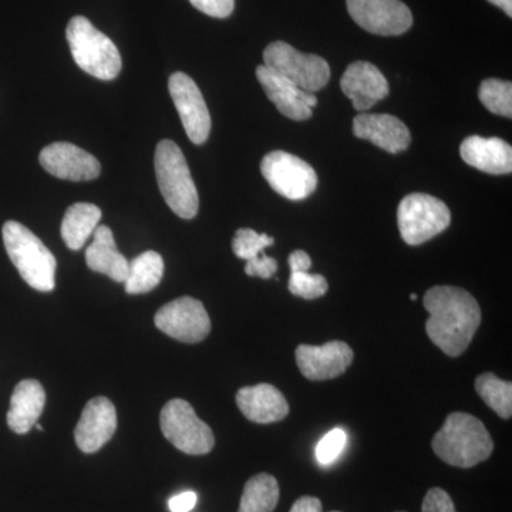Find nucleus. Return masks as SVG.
I'll return each instance as SVG.
<instances>
[{"label":"nucleus","mask_w":512,"mask_h":512,"mask_svg":"<svg viewBox=\"0 0 512 512\" xmlns=\"http://www.w3.org/2000/svg\"><path fill=\"white\" fill-rule=\"evenodd\" d=\"M430 318L426 332L431 342L447 356L458 357L473 342L481 323V309L470 292L456 286H434L424 295Z\"/></svg>","instance_id":"obj_1"},{"label":"nucleus","mask_w":512,"mask_h":512,"mask_svg":"<svg viewBox=\"0 0 512 512\" xmlns=\"http://www.w3.org/2000/svg\"><path fill=\"white\" fill-rule=\"evenodd\" d=\"M431 446L444 463L471 468L490 458L494 441L483 421L471 414L457 412L447 417Z\"/></svg>","instance_id":"obj_2"},{"label":"nucleus","mask_w":512,"mask_h":512,"mask_svg":"<svg viewBox=\"0 0 512 512\" xmlns=\"http://www.w3.org/2000/svg\"><path fill=\"white\" fill-rule=\"evenodd\" d=\"M3 244L23 281L40 292H52L56 285L55 255L39 238L16 221L5 222Z\"/></svg>","instance_id":"obj_3"},{"label":"nucleus","mask_w":512,"mask_h":512,"mask_svg":"<svg viewBox=\"0 0 512 512\" xmlns=\"http://www.w3.org/2000/svg\"><path fill=\"white\" fill-rule=\"evenodd\" d=\"M157 183L168 207L184 220L198 214L200 198L181 148L171 140L158 143L154 156Z\"/></svg>","instance_id":"obj_4"},{"label":"nucleus","mask_w":512,"mask_h":512,"mask_svg":"<svg viewBox=\"0 0 512 512\" xmlns=\"http://www.w3.org/2000/svg\"><path fill=\"white\" fill-rule=\"evenodd\" d=\"M67 42L77 66L99 80H113L121 72L119 49L109 36L94 28L84 16H74L67 25Z\"/></svg>","instance_id":"obj_5"},{"label":"nucleus","mask_w":512,"mask_h":512,"mask_svg":"<svg viewBox=\"0 0 512 512\" xmlns=\"http://www.w3.org/2000/svg\"><path fill=\"white\" fill-rule=\"evenodd\" d=\"M450 222L451 212L447 205L433 195L420 192L404 197L397 210L400 235L412 247L437 237Z\"/></svg>","instance_id":"obj_6"},{"label":"nucleus","mask_w":512,"mask_h":512,"mask_svg":"<svg viewBox=\"0 0 512 512\" xmlns=\"http://www.w3.org/2000/svg\"><path fill=\"white\" fill-rule=\"evenodd\" d=\"M264 66L285 77L305 92L322 90L330 79V67L323 57L306 55L285 42H274L264 50Z\"/></svg>","instance_id":"obj_7"},{"label":"nucleus","mask_w":512,"mask_h":512,"mask_svg":"<svg viewBox=\"0 0 512 512\" xmlns=\"http://www.w3.org/2000/svg\"><path fill=\"white\" fill-rule=\"evenodd\" d=\"M161 431L165 439L178 450L190 456L208 454L215 446L211 427L195 414L190 403L170 400L160 414Z\"/></svg>","instance_id":"obj_8"},{"label":"nucleus","mask_w":512,"mask_h":512,"mask_svg":"<svg viewBox=\"0 0 512 512\" xmlns=\"http://www.w3.org/2000/svg\"><path fill=\"white\" fill-rule=\"evenodd\" d=\"M261 171L272 190L292 201L305 200L318 185V175L311 165L285 151H272L265 156Z\"/></svg>","instance_id":"obj_9"},{"label":"nucleus","mask_w":512,"mask_h":512,"mask_svg":"<svg viewBox=\"0 0 512 512\" xmlns=\"http://www.w3.org/2000/svg\"><path fill=\"white\" fill-rule=\"evenodd\" d=\"M154 322L165 335L184 343L202 342L211 332V319L204 305L191 296L164 305Z\"/></svg>","instance_id":"obj_10"},{"label":"nucleus","mask_w":512,"mask_h":512,"mask_svg":"<svg viewBox=\"0 0 512 512\" xmlns=\"http://www.w3.org/2000/svg\"><path fill=\"white\" fill-rule=\"evenodd\" d=\"M168 90L192 143L201 146L211 133V116L200 87L188 74L177 72L168 80Z\"/></svg>","instance_id":"obj_11"},{"label":"nucleus","mask_w":512,"mask_h":512,"mask_svg":"<svg viewBox=\"0 0 512 512\" xmlns=\"http://www.w3.org/2000/svg\"><path fill=\"white\" fill-rule=\"evenodd\" d=\"M360 28L379 36H399L412 28L413 15L400 0H346Z\"/></svg>","instance_id":"obj_12"},{"label":"nucleus","mask_w":512,"mask_h":512,"mask_svg":"<svg viewBox=\"0 0 512 512\" xmlns=\"http://www.w3.org/2000/svg\"><path fill=\"white\" fill-rule=\"evenodd\" d=\"M295 356L299 370L306 379L322 382L342 376L352 365L355 353L348 343L333 340L323 346H298Z\"/></svg>","instance_id":"obj_13"},{"label":"nucleus","mask_w":512,"mask_h":512,"mask_svg":"<svg viewBox=\"0 0 512 512\" xmlns=\"http://www.w3.org/2000/svg\"><path fill=\"white\" fill-rule=\"evenodd\" d=\"M40 165L53 177L67 181H92L101 173L99 160L70 143H53L43 148Z\"/></svg>","instance_id":"obj_14"},{"label":"nucleus","mask_w":512,"mask_h":512,"mask_svg":"<svg viewBox=\"0 0 512 512\" xmlns=\"http://www.w3.org/2000/svg\"><path fill=\"white\" fill-rule=\"evenodd\" d=\"M256 79L279 113L295 121L311 119L313 107L318 104L315 94L299 89L296 84L272 72L264 64L256 67Z\"/></svg>","instance_id":"obj_15"},{"label":"nucleus","mask_w":512,"mask_h":512,"mask_svg":"<svg viewBox=\"0 0 512 512\" xmlns=\"http://www.w3.org/2000/svg\"><path fill=\"white\" fill-rule=\"evenodd\" d=\"M116 429V407L106 397H96L84 407L74 430V439L83 453L92 454L109 443Z\"/></svg>","instance_id":"obj_16"},{"label":"nucleus","mask_w":512,"mask_h":512,"mask_svg":"<svg viewBox=\"0 0 512 512\" xmlns=\"http://www.w3.org/2000/svg\"><path fill=\"white\" fill-rule=\"evenodd\" d=\"M353 134L390 154L402 153L412 143V134L406 124L390 114H357L353 120Z\"/></svg>","instance_id":"obj_17"},{"label":"nucleus","mask_w":512,"mask_h":512,"mask_svg":"<svg viewBox=\"0 0 512 512\" xmlns=\"http://www.w3.org/2000/svg\"><path fill=\"white\" fill-rule=\"evenodd\" d=\"M340 89L352 100L357 111L369 110L390 92L386 77L375 64L367 62L350 64L340 79Z\"/></svg>","instance_id":"obj_18"},{"label":"nucleus","mask_w":512,"mask_h":512,"mask_svg":"<svg viewBox=\"0 0 512 512\" xmlns=\"http://www.w3.org/2000/svg\"><path fill=\"white\" fill-rule=\"evenodd\" d=\"M237 404L248 420L258 424L276 423L284 420L289 413L284 394L272 384L242 387L237 393Z\"/></svg>","instance_id":"obj_19"},{"label":"nucleus","mask_w":512,"mask_h":512,"mask_svg":"<svg viewBox=\"0 0 512 512\" xmlns=\"http://www.w3.org/2000/svg\"><path fill=\"white\" fill-rule=\"evenodd\" d=\"M461 158L483 173L503 175L512 171V148L497 137L471 136L460 147Z\"/></svg>","instance_id":"obj_20"},{"label":"nucleus","mask_w":512,"mask_h":512,"mask_svg":"<svg viewBox=\"0 0 512 512\" xmlns=\"http://www.w3.org/2000/svg\"><path fill=\"white\" fill-rule=\"evenodd\" d=\"M46 404V392L37 380L28 379L20 382L13 390L8 412L10 430L26 434L32 430L42 416Z\"/></svg>","instance_id":"obj_21"},{"label":"nucleus","mask_w":512,"mask_h":512,"mask_svg":"<svg viewBox=\"0 0 512 512\" xmlns=\"http://www.w3.org/2000/svg\"><path fill=\"white\" fill-rule=\"evenodd\" d=\"M93 237L92 245L86 251L87 266L94 272L109 276L113 281H126L128 261L117 249L113 231L106 225H99Z\"/></svg>","instance_id":"obj_22"},{"label":"nucleus","mask_w":512,"mask_h":512,"mask_svg":"<svg viewBox=\"0 0 512 512\" xmlns=\"http://www.w3.org/2000/svg\"><path fill=\"white\" fill-rule=\"evenodd\" d=\"M101 220V210L89 202H77L67 208L62 221L64 244L72 251H79L92 237Z\"/></svg>","instance_id":"obj_23"},{"label":"nucleus","mask_w":512,"mask_h":512,"mask_svg":"<svg viewBox=\"0 0 512 512\" xmlns=\"http://www.w3.org/2000/svg\"><path fill=\"white\" fill-rule=\"evenodd\" d=\"M164 276V259L156 251H147L128 262L126 292L141 295L156 289Z\"/></svg>","instance_id":"obj_24"},{"label":"nucleus","mask_w":512,"mask_h":512,"mask_svg":"<svg viewBox=\"0 0 512 512\" xmlns=\"http://www.w3.org/2000/svg\"><path fill=\"white\" fill-rule=\"evenodd\" d=\"M279 484L271 474L249 478L242 493L238 512H272L279 501Z\"/></svg>","instance_id":"obj_25"},{"label":"nucleus","mask_w":512,"mask_h":512,"mask_svg":"<svg viewBox=\"0 0 512 512\" xmlns=\"http://www.w3.org/2000/svg\"><path fill=\"white\" fill-rule=\"evenodd\" d=\"M476 390L484 403L501 419L512 416V383L498 379L494 373H484L476 380Z\"/></svg>","instance_id":"obj_26"},{"label":"nucleus","mask_w":512,"mask_h":512,"mask_svg":"<svg viewBox=\"0 0 512 512\" xmlns=\"http://www.w3.org/2000/svg\"><path fill=\"white\" fill-rule=\"evenodd\" d=\"M480 101L488 111L497 116L512 117V84L500 79H487L481 83Z\"/></svg>","instance_id":"obj_27"},{"label":"nucleus","mask_w":512,"mask_h":512,"mask_svg":"<svg viewBox=\"0 0 512 512\" xmlns=\"http://www.w3.org/2000/svg\"><path fill=\"white\" fill-rule=\"evenodd\" d=\"M275 239L266 234H258L251 228H241L235 232L232 249L238 258L244 261L258 258L265 254V249L274 245Z\"/></svg>","instance_id":"obj_28"},{"label":"nucleus","mask_w":512,"mask_h":512,"mask_svg":"<svg viewBox=\"0 0 512 512\" xmlns=\"http://www.w3.org/2000/svg\"><path fill=\"white\" fill-rule=\"evenodd\" d=\"M325 276L312 275L309 271H292L289 278V292L303 299H318L328 292Z\"/></svg>","instance_id":"obj_29"},{"label":"nucleus","mask_w":512,"mask_h":512,"mask_svg":"<svg viewBox=\"0 0 512 512\" xmlns=\"http://www.w3.org/2000/svg\"><path fill=\"white\" fill-rule=\"evenodd\" d=\"M348 443V434L342 429L329 431L316 447V458L323 466L335 463Z\"/></svg>","instance_id":"obj_30"},{"label":"nucleus","mask_w":512,"mask_h":512,"mask_svg":"<svg viewBox=\"0 0 512 512\" xmlns=\"http://www.w3.org/2000/svg\"><path fill=\"white\" fill-rule=\"evenodd\" d=\"M191 5L211 18L225 19L234 12L235 0H190Z\"/></svg>","instance_id":"obj_31"},{"label":"nucleus","mask_w":512,"mask_h":512,"mask_svg":"<svg viewBox=\"0 0 512 512\" xmlns=\"http://www.w3.org/2000/svg\"><path fill=\"white\" fill-rule=\"evenodd\" d=\"M423 512H457L454 507L453 500L446 491L441 488H431L429 493L424 497L423 505H421Z\"/></svg>","instance_id":"obj_32"},{"label":"nucleus","mask_w":512,"mask_h":512,"mask_svg":"<svg viewBox=\"0 0 512 512\" xmlns=\"http://www.w3.org/2000/svg\"><path fill=\"white\" fill-rule=\"evenodd\" d=\"M276 271H278V262L266 254L251 259L245 266V274L255 276V278L269 279L276 274Z\"/></svg>","instance_id":"obj_33"},{"label":"nucleus","mask_w":512,"mask_h":512,"mask_svg":"<svg viewBox=\"0 0 512 512\" xmlns=\"http://www.w3.org/2000/svg\"><path fill=\"white\" fill-rule=\"evenodd\" d=\"M198 495L194 491H184L171 498L168 507L171 512H190L197 505Z\"/></svg>","instance_id":"obj_34"},{"label":"nucleus","mask_w":512,"mask_h":512,"mask_svg":"<svg viewBox=\"0 0 512 512\" xmlns=\"http://www.w3.org/2000/svg\"><path fill=\"white\" fill-rule=\"evenodd\" d=\"M289 512H322V503H320L319 498L305 495V497L295 501Z\"/></svg>","instance_id":"obj_35"},{"label":"nucleus","mask_w":512,"mask_h":512,"mask_svg":"<svg viewBox=\"0 0 512 512\" xmlns=\"http://www.w3.org/2000/svg\"><path fill=\"white\" fill-rule=\"evenodd\" d=\"M289 266H291L292 271H309L312 266L311 256L306 254L305 251L292 252L291 256H289Z\"/></svg>","instance_id":"obj_36"},{"label":"nucleus","mask_w":512,"mask_h":512,"mask_svg":"<svg viewBox=\"0 0 512 512\" xmlns=\"http://www.w3.org/2000/svg\"><path fill=\"white\" fill-rule=\"evenodd\" d=\"M488 2L493 3V5L498 6V8L503 9L505 13H507L508 18L512 16V0H488Z\"/></svg>","instance_id":"obj_37"},{"label":"nucleus","mask_w":512,"mask_h":512,"mask_svg":"<svg viewBox=\"0 0 512 512\" xmlns=\"http://www.w3.org/2000/svg\"><path fill=\"white\" fill-rule=\"evenodd\" d=\"M410 299H412V301H416V299H417L416 293H412V295H410Z\"/></svg>","instance_id":"obj_38"},{"label":"nucleus","mask_w":512,"mask_h":512,"mask_svg":"<svg viewBox=\"0 0 512 512\" xmlns=\"http://www.w3.org/2000/svg\"><path fill=\"white\" fill-rule=\"evenodd\" d=\"M332 512H339V511H332Z\"/></svg>","instance_id":"obj_39"}]
</instances>
